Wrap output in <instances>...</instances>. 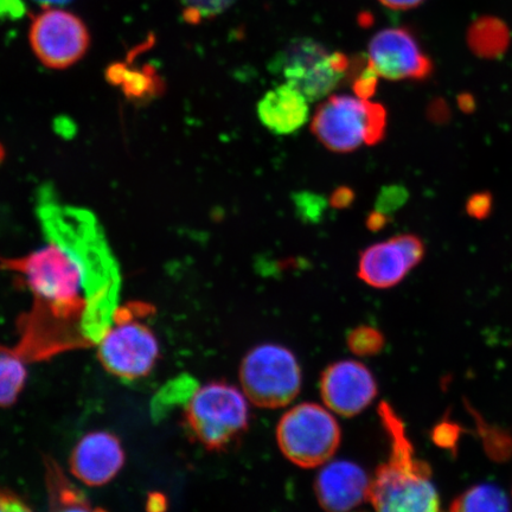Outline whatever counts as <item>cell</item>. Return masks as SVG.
<instances>
[{
    "mask_svg": "<svg viewBox=\"0 0 512 512\" xmlns=\"http://www.w3.org/2000/svg\"><path fill=\"white\" fill-rule=\"evenodd\" d=\"M494 209V197L489 191L476 192L469 197L466 201L465 210L466 214L471 219L483 221L488 219Z\"/></svg>",
    "mask_w": 512,
    "mask_h": 512,
    "instance_id": "obj_23",
    "label": "cell"
},
{
    "mask_svg": "<svg viewBox=\"0 0 512 512\" xmlns=\"http://www.w3.org/2000/svg\"><path fill=\"white\" fill-rule=\"evenodd\" d=\"M240 382L247 399L260 408L286 407L302 388V369L291 350L261 344L243 358Z\"/></svg>",
    "mask_w": 512,
    "mask_h": 512,
    "instance_id": "obj_8",
    "label": "cell"
},
{
    "mask_svg": "<svg viewBox=\"0 0 512 512\" xmlns=\"http://www.w3.org/2000/svg\"><path fill=\"white\" fill-rule=\"evenodd\" d=\"M151 307L133 304L119 307L114 324L98 344L102 367L118 379L134 381L149 375L159 358L158 339L142 319Z\"/></svg>",
    "mask_w": 512,
    "mask_h": 512,
    "instance_id": "obj_5",
    "label": "cell"
},
{
    "mask_svg": "<svg viewBox=\"0 0 512 512\" xmlns=\"http://www.w3.org/2000/svg\"><path fill=\"white\" fill-rule=\"evenodd\" d=\"M184 18L190 23H200L223 14L235 0H179Z\"/></svg>",
    "mask_w": 512,
    "mask_h": 512,
    "instance_id": "obj_22",
    "label": "cell"
},
{
    "mask_svg": "<svg viewBox=\"0 0 512 512\" xmlns=\"http://www.w3.org/2000/svg\"><path fill=\"white\" fill-rule=\"evenodd\" d=\"M388 9L406 11L418 8L425 0H379Z\"/></svg>",
    "mask_w": 512,
    "mask_h": 512,
    "instance_id": "obj_28",
    "label": "cell"
},
{
    "mask_svg": "<svg viewBox=\"0 0 512 512\" xmlns=\"http://www.w3.org/2000/svg\"><path fill=\"white\" fill-rule=\"evenodd\" d=\"M388 222V215L381 213L379 210H375L368 216L367 227L371 232H379V230L387 226Z\"/></svg>",
    "mask_w": 512,
    "mask_h": 512,
    "instance_id": "obj_29",
    "label": "cell"
},
{
    "mask_svg": "<svg viewBox=\"0 0 512 512\" xmlns=\"http://www.w3.org/2000/svg\"><path fill=\"white\" fill-rule=\"evenodd\" d=\"M258 117L267 130L280 136L297 132L309 119V100L298 89L283 83L259 101Z\"/></svg>",
    "mask_w": 512,
    "mask_h": 512,
    "instance_id": "obj_15",
    "label": "cell"
},
{
    "mask_svg": "<svg viewBox=\"0 0 512 512\" xmlns=\"http://www.w3.org/2000/svg\"><path fill=\"white\" fill-rule=\"evenodd\" d=\"M35 2L41 3L46 6H54L67 4L69 2H72V0H35Z\"/></svg>",
    "mask_w": 512,
    "mask_h": 512,
    "instance_id": "obj_31",
    "label": "cell"
},
{
    "mask_svg": "<svg viewBox=\"0 0 512 512\" xmlns=\"http://www.w3.org/2000/svg\"><path fill=\"white\" fill-rule=\"evenodd\" d=\"M379 413L390 451L371 478L369 501L375 512H440L431 467L415 456L405 424L387 402L381 403Z\"/></svg>",
    "mask_w": 512,
    "mask_h": 512,
    "instance_id": "obj_2",
    "label": "cell"
},
{
    "mask_svg": "<svg viewBox=\"0 0 512 512\" xmlns=\"http://www.w3.org/2000/svg\"><path fill=\"white\" fill-rule=\"evenodd\" d=\"M330 200L335 209H347L355 201V192L351 188L341 187L334 191Z\"/></svg>",
    "mask_w": 512,
    "mask_h": 512,
    "instance_id": "obj_27",
    "label": "cell"
},
{
    "mask_svg": "<svg viewBox=\"0 0 512 512\" xmlns=\"http://www.w3.org/2000/svg\"><path fill=\"white\" fill-rule=\"evenodd\" d=\"M125 464V451L117 435L95 431L85 435L69 459L72 475L92 488L104 486L117 477Z\"/></svg>",
    "mask_w": 512,
    "mask_h": 512,
    "instance_id": "obj_13",
    "label": "cell"
},
{
    "mask_svg": "<svg viewBox=\"0 0 512 512\" xmlns=\"http://www.w3.org/2000/svg\"><path fill=\"white\" fill-rule=\"evenodd\" d=\"M421 262L419 248L407 234L376 243L361 254L358 277L380 290L399 285Z\"/></svg>",
    "mask_w": 512,
    "mask_h": 512,
    "instance_id": "obj_12",
    "label": "cell"
},
{
    "mask_svg": "<svg viewBox=\"0 0 512 512\" xmlns=\"http://www.w3.org/2000/svg\"><path fill=\"white\" fill-rule=\"evenodd\" d=\"M349 67L347 56L329 53L311 38L291 41L270 62L271 72L298 89L309 102L323 99L335 91Z\"/></svg>",
    "mask_w": 512,
    "mask_h": 512,
    "instance_id": "obj_6",
    "label": "cell"
},
{
    "mask_svg": "<svg viewBox=\"0 0 512 512\" xmlns=\"http://www.w3.org/2000/svg\"><path fill=\"white\" fill-rule=\"evenodd\" d=\"M46 467L50 512H106L93 507L86 495L70 482L54 460L48 458Z\"/></svg>",
    "mask_w": 512,
    "mask_h": 512,
    "instance_id": "obj_17",
    "label": "cell"
},
{
    "mask_svg": "<svg viewBox=\"0 0 512 512\" xmlns=\"http://www.w3.org/2000/svg\"><path fill=\"white\" fill-rule=\"evenodd\" d=\"M379 78L380 76L370 66L364 69L354 82V92L358 98L369 100L376 92Z\"/></svg>",
    "mask_w": 512,
    "mask_h": 512,
    "instance_id": "obj_25",
    "label": "cell"
},
{
    "mask_svg": "<svg viewBox=\"0 0 512 512\" xmlns=\"http://www.w3.org/2000/svg\"><path fill=\"white\" fill-rule=\"evenodd\" d=\"M386 108L349 95L330 96L317 108L311 130L326 149L350 153L362 145L373 146L387 134Z\"/></svg>",
    "mask_w": 512,
    "mask_h": 512,
    "instance_id": "obj_3",
    "label": "cell"
},
{
    "mask_svg": "<svg viewBox=\"0 0 512 512\" xmlns=\"http://www.w3.org/2000/svg\"><path fill=\"white\" fill-rule=\"evenodd\" d=\"M335 416L317 403H300L287 411L277 427L281 452L294 465L313 469L325 465L341 444Z\"/></svg>",
    "mask_w": 512,
    "mask_h": 512,
    "instance_id": "obj_7",
    "label": "cell"
},
{
    "mask_svg": "<svg viewBox=\"0 0 512 512\" xmlns=\"http://www.w3.org/2000/svg\"><path fill=\"white\" fill-rule=\"evenodd\" d=\"M458 107L460 108V111H462L465 114H471L475 112L476 110V99L475 96H473L470 93H462L458 95Z\"/></svg>",
    "mask_w": 512,
    "mask_h": 512,
    "instance_id": "obj_30",
    "label": "cell"
},
{
    "mask_svg": "<svg viewBox=\"0 0 512 512\" xmlns=\"http://www.w3.org/2000/svg\"><path fill=\"white\" fill-rule=\"evenodd\" d=\"M37 216L50 243L59 246L83 275L80 332L88 347L110 332L119 309L121 274L104 228L91 210L63 203L49 185L38 191Z\"/></svg>",
    "mask_w": 512,
    "mask_h": 512,
    "instance_id": "obj_1",
    "label": "cell"
},
{
    "mask_svg": "<svg viewBox=\"0 0 512 512\" xmlns=\"http://www.w3.org/2000/svg\"><path fill=\"white\" fill-rule=\"evenodd\" d=\"M371 478L355 463L337 460L323 467L315 491L326 512H350L369 499Z\"/></svg>",
    "mask_w": 512,
    "mask_h": 512,
    "instance_id": "obj_14",
    "label": "cell"
},
{
    "mask_svg": "<svg viewBox=\"0 0 512 512\" xmlns=\"http://www.w3.org/2000/svg\"><path fill=\"white\" fill-rule=\"evenodd\" d=\"M510 41L508 25L497 17H480L467 30V44L480 59H499L507 53Z\"/></svg>",
    "mask_w": 512,
    "mask_h": 512,
    "instance_id": "obj_16",
    "label": "cell"
},
{
    "mask_svg": "<svg viewBox=\"0 0 512 512\" xmlns=\"http://www.w3.org/2000/svg\"><path fill=\"white\" fill-rule=\"evenodd\" d=\"M348 345L358 356H373L379 354L384 347V337L373 326L361 325L350 331Z\"/></svg>",
    "mask_w": 512,
    "mask_h": 512,
    "instance_id": "obj_21",
    "label": "cell"
},
{
    "mask_svg": "<svg viewBox=\"0 0 512 512\" xmlns=\"http://www.w3.org/2000/svg\"><path fill=\"white\" fill-rule=\"evenodd\" d=\"M27 379L28 371L21 352L0 345V407L15 405Z\"/></svg>",
    "mask_w": 512,
    "mask_h": 512,
    "instance_id": "obj_18",
    "label": "cell"
},
{
    "mask_svg": "<svg viewBox=\"0 0 512 512\" xmlns=\"http://www.w3.org/2000/svg\"><path fill=\"white\" fill-rule=\"evenodd\" d=\"M192 437L209 451H221L242 437L249 425L245 393L233 384L215 381L197 389L185 407Z\"/></svg>",
    "mask_w": 512,
    "mask_h": 512,
    "instance_id": "obj_4",
    "label": "cell"
},
{
    "mask_svg": "<svg viewBox=\"0 0 512 512\" xmlns=\"http://www.w3.org/2000/svg\"><path fill=\"white\" fill-rule=\"evenodd\" d=\"M450 512H511V507L509 498L498 486L480 484L454 499Z\"/></svg>",
    "mask_w": 512,
    "mask_h": 512,
    "instance_id": "obj_19",
    "label": "cell"
},
{
    "mask_svg": "<svg viewBox=\"0 0 512 512\" xmlns=\"http://www.w3.org/2000/svg\"><path fill=\"white\" fill-rule=\"evenodd\" d=\"M198 388V382L188 374L179 375L176 379L166 382L151 401L152 419L160 421L172 409L182 405L187 407Z\"/></svg>",
    "mask_w": 512,
    "mask_h": 512,
    "instance_id": "obj_20",
    "label": "cell"
},
{
    "mask_svg": "<svg viewBox=\"0 0 512 512\" xmlns=\"http://www.w3.org/2000/svg\"><path fill=\"white\" fill-rule=\"evenodd\" d=\"M320 394L330 411L352 418L371 405L377 383L371 371L357 361H339L324 370Z\"/></svg>",
    "mask_w": 512,
    "mask_h": 512,
    "instance_id": "obj_11",
    "label": "cell"
},
{
    "mask_svg": "<svg viewBox=\"0 0 512 512\" xmlns=\"http://www.w3.org/2000/svg\"><path fill=\"white\" fill-rule=\"evenodd\" d=\"M369 66L390 81H424L434 69L412 32L403 28L377 32L369 43Z\"/></svg>",
    "mask_w": 512,
    "mask_h": 512,
    "instance_id": "obj_10",
    "label": "cell"
},
{
    "mask_svg": "<svg viewBox=\"0 0 512 512\" xmlns=\"http://www.w3.org/2000/svg\"><path fill=\"white\" fill-rule=\"evenodd\" d=\"M29 42L43 66L67 69L81 61L91 48V32L73 12L47 6L32 18Z\"/></svg>",
    "mask_w": 512,
    "mask_h": 512,
    "instance_id": "obj_9",
    "label": "cell"
},
{
    "mask_svg": "<svg viewBox=\"0 0 512 512\" xmlns=\"http://www.w3.org/2000/svg\"><path fill=\"white\" fill-rule=\"evenodd\" d=\"M318 202H319V200H315V201H313V208H319V207L317 206V203H318ZM305 211H306V213H309L311 217H315V216H316L315 210H312V209H306Z\"/></svg>",
    "mask_w": 512,
    "mask_h": 512,
    "instance_id": "obj_32",
    "label": "cell"
},
{
    "mask_svg": "<svg viewBox=\"0 0 512 512\" xmlns=\"http://www.w3.org/2000/svg\"><path fill=\"white\" fill-rule=\"evenodd\" d=\"M408 198V192L405 188L389 187L381 191L379 201L376 204V210L383 214H390L398 210Z\"/></svg>",
    "mask_w": 512,
    "mask_h": 512,
    "instance_id": "obj_24",
    "label": "cell"
},
{
    "mask_svg": "<svg viewBox=\"0 0 512 512\" xmlns=\"http://www.w3.org/2000/svg\"><path fill=\"white\" fill-rule=\"evenodd\" d=\"M0 512H32V510L17 495L0 490Z\"/></svg>",
    "mask_w": 512,
    "mask_h": 512,
    "instance_id": "obj_26",
    "label": "cell"
}]
</instances>
